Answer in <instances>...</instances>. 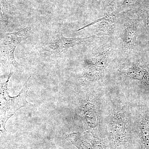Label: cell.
I'll list each match as a JSON object with an SVG mask.
<instances>
[{
    "label": "cell",
    "mask_w": 149,
    "mask_h": 149,
    "mask_svg": "<svg viewBox=\"0 0 149 149\" xmlns=\"http://www.w3.org/2000/svg\"><path fill=\"white\" fill-rule=\"evenodd\" d=\"M13 73L11 72L5 83L1 84L0 89V131H6L5 126L7 121L17 110L21 108L30 104L27 102L28 88L27 82L29 77L23 85L22 90L18 95L11 97L9 95L8 83Z\"/></svg>",
    "instance_id": "6da1fadb"
},
{
    "label": "cell",
    "mask_w": 149,
    "mask_h": 149,
    "mask_svg": "<svg viewBox=\"0 0 149 149\" xmlns=\"http://www.w3.org/2000/svg\"><path fill=\"white\" fill-rule=\"evenodd\" d=\"M112 52L109 43L103 44L93 51L91 58L86 61V68L83 78L86 81L100 80L109 61Z\"/></svg>",
    "instance_id": "7a4b0ae2"
},
{
    "label": "cell",
    "mask_w": 149,
    "mask_h": 149,
    "mask_svg": "<svg viewBox=\"0 0 149 149\" xmlns=\"http://www.w3.org/2000/svg\"><path fill=\"white\" fill-rule=\"evenodd\" d=\"M31 27L28 26L18 32L11 34L0 33V55L4 62L17 66L14 58L15 50L21 42L28 37Z\"/></svg>",
    "instance_id": "3957f363"
},
{
    "label": "cell",
    "mask_w": 149,
    "mask_h": 149,
    "mask_svg": "<svg viewBox=\"0 0 149 149\" xmlns=\"http://www.w3.org/2000/svg\"><path fill=\"white\" fill-rule=\"evenodd\" d=\"M139 16L137 15L128 16L125 19L120 28L121 40V57L125 59L134 51L138 34Z\"/></svg>",
    "instance_id": "277c9868"
},
{
    "label": "cell",
    "mask_w": 149,
    "mask_h": 149,
    "mask_svg": "<svg viewBox=\"0 0 149 149\" xmlns=\"http://www.w3.org/2000/svg\"><path fill=\"white\" fill-rule=\"evenodd\" d=\"M100 38V37H97L96 35L83 38H67L61 34H58L47 43L45 50L59 55L65 53L70 48L92 42Z\"/></svg>",
    "instance_id": "5b68a950"
},
{
    "label": "cell",
    "mask_w": 149,
    "mask_h": 149,
    "mask_svg": "<svg viewBox=\"0 0 149 149\" xmlns=\"http://www.w3.org/2000/svg\"><path fill=\"white\" fill-rule=\"evenodd\" d=\"M127 117L122 109H118L113 115L111 124L112 138L116 142L122 141L127 134Z\"/></svg>",
    "instance_id": "8992f818"
},
{
    "label": "cell",
    "mask_w": 149,
    "mask_h": 149,
    "mask_svg": "<svg viewBox=\"0 0 149 149\" xmlns=\"http://www.w3.org/2000/svg\"><path fill=\"white\" fill-rule=\"evenodd\" d=\"M104 8L103 17L97 19L101 28L106 30H113L116 23L117 10L116 9L117 0H102Z\"/></svg>",
    "instance_id": "52a82bcc"
},
{
    "label": "cell",
    "mask_w": 149,
    "mask_h": 149,
    "mask_svg": "<svg viewBox=\"0 0 149 149\" xmlns=\"http://www.w3.org/2000/svg\"><path fill=\"white\" fill-rule=\"evenodd\" d=\"M122 72L128 77L138 80L149 87V68L146 66L136 63L123 70Z\"/></svg>",
    "instance_id": "ba28073f"
},
{
    "label": "cell",
    "mask_w": 149,
    "mask_h": 149,
    "mask_svg": "<svg viewBox=\"0 0 149 149\" xmlns=\"http://www.w3.org/2000/svg\"><path fill=\"white\" fill-rule=\"evenodd\" d=\"M139 129L143 149H149V115L142 114L139 120Z\"/></svg>",
    "instance_id": "9c48e42d"
},
{
    "label": "cell",
    "mask_w": 149,
    "mask_h": 149,
    "mask_svg": "<svg viewBox=\"0 0 149 149\" xmlns=\"http://www.w3.org/2000/svg\"><path fill=\"white\" fill-rule=\"evenodd\" d=\"M141 1L142 0H124L122 4L119 7V9L118 10L117 13L119 10L122 11L123 10H126L136 6L137 5L139 4Z\"/></svg>",
    "instance_id": "30bf717a"
},
{
    "label": "cell",
    "mask_w": 149,
    "mask_h": 149,
    "mask_svg": "<svg viewBox=\"0 0 149 149\" xmlns=\"http://www.w3.org/2000/svg\"><path fill=\"white\" fill-rule=\"evenodd\" d=\"M146 23L147 27L149 29V15H148L146 19Z\"/></svg>",
    "instance_id": "8fae6325"
}]
</instances>
